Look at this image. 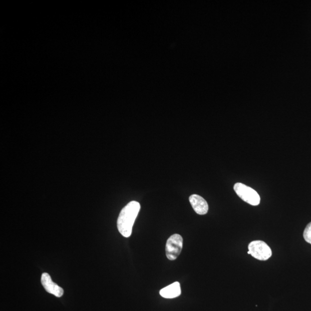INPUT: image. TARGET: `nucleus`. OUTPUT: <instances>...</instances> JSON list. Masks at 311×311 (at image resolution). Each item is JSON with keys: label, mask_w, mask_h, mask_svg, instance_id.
Returning <instances> with one entry per match:
<instances>
[{"label": "nucleus", "mask_w": 311, "mask_h": 311, "mask_svg": "<svg viewBox=\"0 0 311 311\" xmlns=\"http://www.w3.org/2000/svg\"><path fill=\"white\" fill-rule=\"evenodd\" d=\"M140 208V203L133 201L129 202L122 209L118 218L117 227L123 236L129 237L131 235L134 221Z\"/></svg>", "instance_id": "nucleus-1"}, {"label": "nucleus", "mask_w": 311, "mask_h": 311, "mask_svg": "<svg viewBox=\"0 0 311 311\" xmlns=\"http://www.w3.org/2000/svg\"><path fill=\"white\" fill-rule=\"evenodd\" d=\"M233 189L236 194L245 202L252 206L258 205L260 203V198L258 193L245 184L241 183H236L234 185Z\"/></svg>", "instance_id": "nucleus-2"}, {"label": "nucleus", "mask_w": 311, "mask_h": 311, "mask_svg": "<svg viewBox=\"0 0 311 311\" xmlns=\"http://www.w3.org/2000/svg\"><path fill=\"white\" fill-rule=\"evenodd\" d=\"M248 254L259 260H267L272 255L271 249L265 242L255 240L248 245Z\"/></svg>", "instance_id": "nucleus-3"}, {"label": "nucleus", "mask_w": 311, "mask_h": 311, "mask_svg": "<svg viewBox=\"0 0 311 311\" xmlns=\"http://www.w3.org/2000/svg\"><path fill=\"white\" fill-rule=\"evenodd\" d=\"M183 238L178 234L172 235L167 241L166 252L169 260L177 259L183 248Z\"/></svg>", "instance_id": "nucleus-4"}, {"label": "nucleus", "mask_w": 311, "mask_h": 311, "mask_svg": "<svg viewBox=\"0 0 311 311\" xmlns=\"http://www.w3.org/2000/svg\"><path fill=\"white\" fill-rule=\"evenodd\" d=\"M41 283L48 293L55 295L57 297L63 296L64 289L52 281L51 275L47 272L42 274Z\"/></svg>", "instance_id": "nucleus-5"}, {"label": "nucleus", "mask_w": 311, "mask_h": 311, "mask_svg": "<svg viewBox=\"0 0 311 311\" xmlns=\"http://www.w3.org/2000/svg\"><path fill=\"white\" fill-rule=\"evenodd\" d=\"M189 201L195 212L199 215L206 214L209 206L205 199L197 194L191 195Z\"/></svg>", "instance_id": "nucleus-6"}, {"label": "nucleus", "mask_w": 311, "mask_h": 311, "mask_svg": "<svg viewBox=\"0 0 311 311\" xmlns=\"http://www.w3.org/2000/svg\"><path fill=\"white\" fill-rule=\"evenodd\" d=\"M180 294H181V288L178 282L173 283L160 291L161 296L166 298H176L179 296Z\"/></svg>", "instance_id": "nucleus-7"}, {"label": "nucleus", "mask_w": 311, "mask_h": 311, "mask_svg": "<svg viewBox=\"0 0 311 311\" xmlns=\"http://www.w3.org/2000/svg\"><path fill=\"white\" fill-rule=\"evenodd\" d=\"M303 237L307 243L311 244V222L306 225L303 233Z\"/></svg>", "instance_id": "nucleus-8"}]
</instances>
